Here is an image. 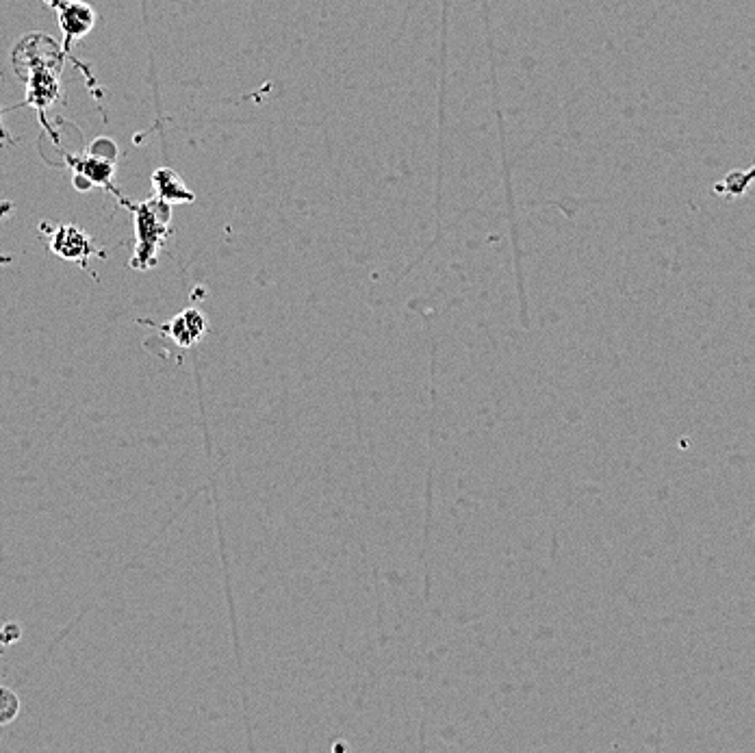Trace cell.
I'll list each match as a JSON object with an SVG mask.
<instances>
[{
	"label": "cell",
	"mask_w": 755,
	"mask_h": 753,
	"mask_svg": "<svg viewBox=\"0 0 755 753\" xmlns=\"http://www.w3.org/2000/svg\"><path fill=\"white\" fill-rule=\"evenodd\" d=\"M135 213V254L131 259L133 270H152L159 261V252L168 241L172 204L161 198H152L133 207Z\"/></svg>",
	"instance_id": "6da1fadb"
},
{
	"label": "cell",
	"mask_w": 755,
	"mask_h": 753,
	"mask_svg": "<svg viewBox=\"0 0 755 753\" xmlns=\"http://www.w3.org/2000/svg\"><path fill=\"white\" fill-rule=\"evenodd\" d=\"M142 324L159 330V333L168 337L174 346L183 350L198 346V343L209 333L207 317H204V313L196 309V306H189V309H185L183 313H178L176 317L170 319L168 324H152L148 322V319H142Z\"/></svg>",
	"instance_id": "7a4b0ae2"
},
{
	"label": "cell",
	"mask_w": 755,
	"mask_h": 753,
	"mask_svg": "<svg viewBox=\"0 0 755 753\" xmlns=\"http://www.w3.org/2000/svg\"><path fill=\"white\" fill-rule=\"evenodd\" d=\"M50 250H53L57 257L79 263L81 267H87L92 257H105V254L92 244V237L74 224H61L50 231Z\"/></svg>",
	"instance_id": "3957f363"
},
{
	"label": "cell",
	"mask_w": 755,
	"mask_h": 753,
	"mask_svg": "<svg viewBox=\"0 0 755 753\" xmlns=\"http://www.w3.org/2000/svg\"><path fill=\"white\" fill-rule=\"evenodd\" d=\"M48 3L57 9L59 24L63 33H66L68 48L94 29L96 14L89 5L79 3V0H48Z\"/></svg>",
	"instance_id": "277c9868"
},
{
	"label": "cell",
	"mask_w": 755,
	"mask_h": 753,
	"mask_svg": "<svg viewBox=\"0 0 755 753\" xmlns=\"http://www.w3.org/2000/svg\"><path fill=\"white\" fill-rule=\"evenodd\" d=\"M70 165L74 168V185H79L81 181H87V185H100V187H109V181H111V174H113V159H107L98 155V150L92 148V152L89 155L81 157V159H68Z\"/></svg>",
	"instance_id": "5b68a950"
},
{
	"label": "cell",
	"mask_w": 755,
	"mask_h": 753,
	"mask_svg": "<svg viewBox=\"0 0 755 753\" xmlns=\"http://www.w3.org/2000/svg\"><path fill=\"white\" fill-rule=\"evenodd\" d=\"M29 98L27 102L37 109L53 105L59 94V70H50L48 66L33 68L29 76Z\"/></svg>",
	"instance_id": "8992f818"
},
{
	"label": "cell",
	"mask_w": 755,
	"mask_h": 753,
	"mask_svg": "<svg viewBox=\"0 0 755 753\" xmlns=\"http://www.w3.org/2000/svg\"><path fill=\"white\" fill-rule=\"evenodd\" d=\"M152 187H155V196L168 204H187L196 200L194 191L185 185L183 176L170 168H159L152 174Z\"/></svg>",
	"instance_id": "52a82bcc"
},
{
	"label": "cell",
	"mask_w": 755,
	"mask_h": 753,
	"mask_svg": "<svg viewBox=\"0 0 755 753\" xmlns=\"http://www.w3.org/2000/svg\"><path fill=\"white\" fill-rule=\"evenodd\" d=\"M753 181H755V163L751 165L749 170L727 174L723 178V183L719 187H716V191H719V194H723V196H727V198H738L740 194H745V191L751 187Z\"/></svg>",
	"instance_id": "ba28073f"
},
{
	"label": "cell",
	"mask_w": 755,
	"mask_h": 753,
	"mask_svg": "<svg viewBox=\"0 0 755 753\" xmlns=\"http://www.w3.org/2000/svg\"><path fill=\"white\" fill-rule=\"evenodd\" d=\"M20 712V701L16 697L14 691H9V688L0 686V725H7L14 721L18 717Z\"/></svg>",
	"instance_id": "9c48e42d"
},
{
	"label": "cell",
	"mask_w": 755,
	"mask_h": 753,
	"mask_svg": "<svg viewBox=\"0 0 755 753\" xmlns=\"http://www.w3.org/2000/svg\"><path fill=\"white\" fill-rule=\"evenodd\" d=\"M3 139H7V133L3 129V120H0V142H3Z\"/></svg>",
	"instance_id": "30bf717a"
},
{
	"label": "cell",
	"mask_w": 755,
	"mask_h": 753,
	"mask_svg": "<svg viewBox=\"0 0 755 753\" xmlns=\"http://www.w3.org/2000/svg\"><path fill=\"white\" fill-rule=\"evenodd\" d=\"M11 259L9 257H3V254H0V263H9Z\"/></svg>",
	"instance_id": "8fae6325"
}]
</instances>
